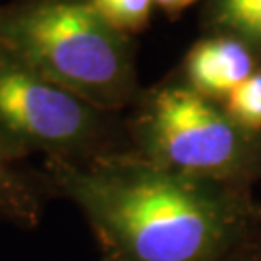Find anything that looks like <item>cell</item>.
I'll use <instances>...</instances> for the list:
<instances>
[{
	"mask_svg": "<svg viewBox=\"0 0 261 261\" xmlns=\"http://www.w3.org/2000/svg\"><path fill=\"white\" fill-rule=\"evenodd\" d=\"M224 112L242 130L255 134L261 130V72H253L246 82L221 101Z\"/></svg>",
	"mask_w": 261,
	"mask_h": 261,
	"instance_id": "obj_8",
	"label": "cell"
},
{
	"mask_svg": "<svg viewBox=\"0 0 261 261\" xmlns=\"http://www.w3.org/2000/svg\"><path fill=\"white\" fill-rule=\"evenodd\" d=\"M111 111L37 74L0 45V147L18 163L31 153L85 161L111 153Z\"/></svg>",
	"mask_w": 261,
	"mask_h": 261,
	"instance_id": "obj_4",
	"label": "cell"
},
{
	"mask_svg": "<svg viewBox=\"0 0 261 261\" xmlns=\"http://www.w3.org/2000/svg\"><path fill=\"white\" fill-rule=\"evenodd\" d=\"M0 215L12 223L33 228L41 219V194L33 178L16 167L0 147Z\"/></svg>",
	"mask_w": 261,
	"mask_h": 261,
	"instance_id": "obj_6",
	"label": "cell"
},
{
	"mask_svg": "<svg viewBox=\"0 0 261 261\" xmlns=\"http://www.w3.org/2000/svg\"><path fill=\"white\" fill-rule=\"evenodd\" d=\"M95 10L124 35L138 33L147 25L153 0H91Z\"/></svg>",
	"mask_w": 261,
	"mask_h": 261,
	"instance_id": "obj_9",
	"label": "cell"
},
{
	"mask_svg": "<svg viewBox=\"0 0 261 261\" xmlns=\"http://www.w3.org/2000/svg\"><path fill=\"white\" fill-rule=\"evenodd\" d=\"M209 19L226 35L261 47V0H209Z\"/></svg>",
	"mask_w": 261,
	"mask_h": 261,
	"instance_id": "obj_7",
	"label": "cell"
},
{
	"mask_svg": "<svg viewBox=\"0 0 261 261\" xmlns=\"http://www.w3.org/2000/svg\"><path fill=\"white\" fill-rule=\"evenodd\" d=\"M0 45L99 109L120 111L138 97L130 35L107 23L91 0L0 4Z\"/></svg>",
	"mask_w": 261,
	"mask_h": 261,
	"instance_id": "obj_2",
	"label": "cell"
},
{
	"mask_svg": "<svg viewBox=\"0 0 261 261\" xmlns=\"http://www.w3.org/2000/svg\"><path fill=\"white\" fill-rule=\"evenodd\" d=\"M130 136L136 155L213 182L242 172L252 153V134L242 130L221 103L186 84L161 85L143 95L130 120Z\"/></svg>",
	"mask_w": 261,
	"mask_h": 261,
	"instance_id": "obj_3",
	"label": "cell"
},
{
	"mask_svg": "<svg viewBox=\"0 0 261 261\" xmlns=\"http://www.w3.org/2000/svg\"><path fill=\"white\" fill-rule=\"evenodd\" d=\"M253 72L255 58L248 43L221 33L192 47L184 62V84L219 103Z\"/></svg>",
	"mask_w": 261,
	"mask_h": 261,
	"instance_id": "obj_5",
	"label": "cell"
},
{
	"mask_svg": "<svg viewBox=\"0 0 261 261\" xmlns=\"http://www.w3.org/2000/svg\"><path fill=\"white\" fill-rule=\"evenodd\" d=\"M103 261H120V259L112 257V255H109V253H103Z\"/></svg>",
	"mask_w": 261,
	"mask_h": 261,
	"instance_id": "obj_11",
	"label": "cell"
},
{
	"mask_svg": "<svg viewBox=\"0 0 261 261\" xmlns=\"http://www.w3.org/2000/svg\"><path fill=\"white\" fill-rule=\"evenodd\" d=\"M48 184L82 209L103 253L120 261H213L236 224L219 182L126 151L45 161Z\"/></svg>",
	"mask_w": 261,
	"mask_h": 261,
	"instance_id": "obj_1",
	"label": "cell"
},
{
	"mask_svg": "<svg viewBox=\"0 0 261 261\" xmlns=\"http://www.w3.org/2000/svg\"><path fill=\"white\" fill-rule=\"evenodd\" d=\"M157 6H161L163 10H167V12H178V10L186 8L190 4H194L196 0H153Z\"/></svg>",
	"mask_w": 261,
	"mask_h": 261,
	"instance_id": "obj_10",
	"label": "cell"
}]
</instances>
